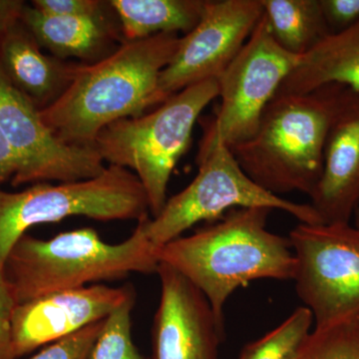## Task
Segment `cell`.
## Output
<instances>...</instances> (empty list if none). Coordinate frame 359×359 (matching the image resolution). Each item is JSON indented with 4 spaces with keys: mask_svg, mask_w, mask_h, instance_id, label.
<instances>
[{
    "mask_svg": "<svg viewBox=\"0 0 359 359\" xmlns=\"http://www.w3.org/2000/svg\"><path fill=\"white\" fill-rule=\"evenodd\" d=\"M269 208H238L216 224L155 250L207 297L224 330V304L238 287L261 278L294 280L297 259L289 238L266 228Z\"/></svg>",
    "mask_w": 359,
    "mask_h": 359,
    "instance_id": "cell-2",
    "label": "cell"
},
{
    "mask_svg": "<svg viewBox=\"0 0 359 359\" xmlns=\"http://www.w3.org/2000/svg\"><path fill=\"white\" fill-rule=\"evenodd\" d=\"M159 306L151 330L153 359H219L224 332L207 297L178 271L159 263Z\"/></svg>",
    "mask_w": 359,
    "mask_h": 359,
    "instance_id": "cell-13",
    "label": "cell"
},
{
    "mask_svg": "<svg viewBox=\"0 0 359 359\" xmlns=\"http://www.w3.org/2000/svg\"><path fill=\"white\" fill-rule=\"evenodd\" d=\"M263 15L276 43L304 56L330 34L320 0H261Z\"/></svg>",
    "mask_w": 359,
    "mask_h": 359,
    "instance_id": "cell-19",
    "label": "cell"
},
{
    "mask_svg": "<svg viewBox=\"0 0 359 359\" xmlns=\"http://www.w3.org/2000/svg\"><path fill=\"white\" fill-rule=\"evenodd\" d=\"M344 85L276 95L256 133L230 148L243 171L266 192L311 196L323 173L330 120Z\"/></svg>",
    "mask_w": 359,
    "mask_h": 359,
    "instance_id": "cell-4",
    "label": "cell"
},
{
    "mask_svg": "<svg viewBox=\"0 0 359 359\" xmlns=\"http://www.w3.org/2000/svg\"><path fill=\"white\" fill-rule=\"evenodd\" d=\"M25 4L22 0H0V39L20 22Z\"/></svg>",
    "mask_w": 359,
    "mask_h": 359,
    "instance_id": "cell-28",
    "label": "cell"
},
{
    "mask_svg": "<svg viewBox=\"0 0 359 359\" xmlns=\"http://www.w3.org/2000/svg\"><path fill=\"white\" fill-rule=\"evenodd\" d=\"M158 266L155 249L139 222L132 235L118 244L104 242L92 228L65 231L49 240L26 233L9 252L1 271L18 304L132 273H157Z\"/></svg>",
    "mask_w": 359,
    "mask_h": 359,
    "instance_id": "cell-3",
    "label": "cell"
},
{
    "mask_svg": "<svg viewBox=\"0 0 359 359\" xmlns=\"http://www.w3.org/2000/svg\"><path fill=\"white\" fill-rule=\"evenodd\" d=\"M301 56L283 49L271 36L264 15L238 55L218 78L221 102L204 135L229 148L249 140L285 78Z\"/></svg>",
    "mask_w": 359,
    "mask_h": 359,
    "instance_id": "cell-9",
    "label": "cell"
},
{
    "mask_svg": "<svg viewBox=\"0 0 359 359\" xmlns=\"http://www.w3.org/2000/svg\"><path fill=\"white\" fill-rule=\"evenodd\" d=\"M323 224H348L359 205V92L342 86L330 120L323 173L309 196Z\"/></svg>",
    "mask_w": 359,
    "mask_h": 359,
    "instance_id": "cell-14",
    "label": "cell"
},
{
    "mask_svg": "<svg viewBox=\"0 0 359 359\" xmlns=\"http://www.w3.org/2000/svg\"><path fill=\"white\" fill-rule=\"evenodd\" d=\"M136 304V292L104 321L88 359H148L132 339L131 314Z\"/></svg>",
    "mask_w": 359,
    "mask_h": 359,
    "instance_id": "cell-21",
    "label": "cell"
},
{
    "mask_svg": "<svg viewBox=\"0 0 359 359\" xmlns=\"http://www.w3.org/2000/svg\"><path fill=\"white\" fill-rule=\"evenodd\" d=\"M178 33L124 41L107 57L76 65L67 88L40 110L44 124L65 143L93 147L108 125L157 107L161 72L171 62Z\"/></svg>",
    "mask_w": 359,
    "mask_h": 359,
    "instance_id": "cell-1",
    "label": "cell"
},
{
    "mask_svg": "<svg viewBox=\"0 0 359 359\" xmlns=\"http://www.w3.org/2000/svg\"><path fill=\"white\" fill-rule=\"evenodd\" d=\"M20 22L41 48L59 60L76 58L90 65L117 49L112 47L114 34L104 14L93 18L49 15L25 4Z\"/></svg>",
    "mask_w": 359,
    "mask_h": 359,
    "instance_id": "cell-16",
    "label": "cell"
},
{
    "mask_svg": "<svg viewBox=\"0 0 359 359\" xmlns=\"http://www.w3.org/2000/svg\"><path fill=\"white\" fill-rule=\"evenodd\" d=\"M16 306L0 271V359H11V316Z\"/></svg>",
    "mask_w": 359,
    "mask_h": 359,
    "instance_id": "cell-26",
    "label": "cell"
},
{
    "mask_svg": "<svg viewBox=\"0 0 359 359\" xmlns=\"http://www.w3.org/2000/svg\"><path fill=\"white\" fill-rule=\"evenodd\" d=\"M207 0H111L125 41L162 33L187 34L199 23Z\"/></svg>",
    "mask_w": 359,
    "mask_h": 359,
    "instance_id": "cell-18",
    "label": "cell"
},
{
    "mask_svg": "<svg viewBox=\"0 0 359 359\" xmlns=\"http://www.w3.org/2000/svg\"><path fill=\"white\" fill-rule=\"evenodd\" d=\"M104 321L92 323L69 337L49 344L29 359H88L102 330Z\"/></svg>",
    "mask_w": 359,
    "mask_h": 359,
    "instance_id": "cell-23",
    "label": "cell"
},
{
    "mask_svg": "<svg viewBox=\"0 0 359 359\" xmlns=\"http://www.w3.org/2000/svg\"><path fill=\"white\" fill-rule=\"evenodd\" d=\"M135 292L131 283L119 287L94 283L16 304L11 316V359L106 320Z\"/></svg>",
    "mask_w": 359,
    "mask_h": 359,
    "instance_id": "cell-12",
    "label": "cell"
},
{
    "mask_svg": "<svg viewBox=\"0 0 359 359\" xmlns=\"http://www.w3.org/2000/svg\"><path fill=\"white\" fill-rule=\"evenodd\" d=\"M150 214L147 195L129 170L108 165L95 178L37 183L20 192L0 187V271L13 245L37 224L70 217L99 222L137 221Z\"/></svg>",
    "mask_w": 359,
    "mask_h": 359,
    "instance_id": "cell-6",
    "label": "cell"
},
{
    "mask_svg": "<svg viewBox=\"0 0 359 359\" xmlns=\"http://www.w3.org/2000/svg\"><path fill=\"white\" fill-rule=\"evenodd\" d=\"M219 97L218 79L187 87L152 112L108 125L93 148L108 165L129 170L139 179L151 218L166 204L168 185L177 163L190 146L201 113Z\"/></svg>",
    "mask_w": 359,
    "mask_h": 359,
    "instance_id": "cell-5",
    "label": "cell"
},
{
    "mask_svg": "<svg viewBox=\"0 0 359 359\" xmlns=\"http://www.w3.org/2000/svg\"><path fill=\"white\" fill-rule=\"evenodd\" d=\"M74 65L45 54L20 21L0 39L1 70L39 110L67 88Z\"/></svg>",
    "mask_w": 359,
    "mask_h": 359,
    "instance_id": "cell-15",
    "label": "cell"
},
{
    "mask_svg": "<svg viewBox=\"0 0 359 359\" xmlns=\"http://www.w3.org/2000/svg\"><path fill=\"white\" fill-rule=\"evenodd\" d=\"M198 166L195 179L169 198L158 216L140 221L155 250L182 237L200 222L222 219L224 212L238 208L280 210L302 224H323L311 205L292 202L257 186L243 171L230 148L216 139L204 135Z\"/></svg>",
    "mask_w": 359,
    "mask_h": 359,
    "instance_id": "cell-7",
    "label": "cell"
},
{
    "mask_svg": "<svg viewBox=\"0 0 359 359\" xmlns=\"http://www.w3.org/2000/svg\"><path fill=\"white\" fill-rule=\"evenodd\" d=\"M330 84L359 92V20L342 32L330 33L302 56L276 95L308 94Z\"/></svg>",
    "mask_w": 359,
    "mask_h": 359,
    "instance_id": "cell-17",
    "label": "cell"
},
{
    "mask_svg": "<svg viewBox=\"0 0 359 359\" xmlns=\"http://www.w3.org/2000/svg\"><path fill=\"white\" fill-rule=\"evenodd\" d=\"M297 359H359V320L314 328Z\"/></svg>",
    "mask_w": 359,
    "mask_h": 359,
    "instance_id": "cell-22",
    "label": "cell"
},
{
    "mask_svg": "<svg viewBox=\"0 0 359 359\" xmlns=\"http://www.w3.org/2000/svg\"><path fill=\"white\" fill-rule=\"evenodd\" d=\"M0 129L18 161L13 186L84 181L106 169L89 146L69 145L44 124L40 110L11 83L0 67Z\"/></svg>",
    "mask_w": 359,
    "mask_h": 359,
    "instance_id": "cell-10",
    "label": "cell"
},
{
    "mask_svg": "<svg viewBox=\"0 0 359 359\" xmlns=\"http://www.w3.org/2000/svg\"><path fill=\"white\" fill-rule=\"evenodd\" d=\"M330 33L351 27L359 20V0H320Z\"/></svg>",
    "mask_w": 359,
    "mask_h": 359,
    "instance_id": "cell-25",
    "label": "cell"
},
{
    "mask_svg": "<svg viewBox=\"0 0 359 359\" xmlns=\"http://www.w3.org/2000/svg\"><path fill=\"white\" fill-rule=\"evenodd\" d=\"M289 238L295 290L313 313L314 328L359 320V228L301 223Z\"/></svg>",
    "mask_w": 359,
    "mask_h": 359,
    "instance_id": "cell-8",
    "label": "cell"
},
{
    "mask_svg": "<svg viewBox=\"0 0 359 359\" xmlns=\"http://www.w3.org/2000/svg\"><path fill=\"white\" fill-rule=\"evenodd\" d=\"M313 323V316L308 308L295 309L275 330L248 344L238 359H297Z\"/></svg>",
    "mask_w": 359,
    "mask_h": 359,
    "instance_id": "cell-20",
    "label": "cell"
},
{
    "mask_svg": "<svg viewBox=\"0 0 359 359\" xmlns=\"http://www.w3.org/2000/svg\"><path fill=\"white\" fill-rule=\"evenodd\" d=\"M32 7L44 14L59 16H101L104 2L98 0H33Z\"/></svg>",
    "mask_w": 359,
    "mask_h": 359,
    "instance_id": "cell-24",
    "label": "cell"
},
{
    "mask_svg": "<svg viewBox=\"0 0 359 359\" xmlns=\"http://www.w3.org/2000/svg\"><path fill=\"white\" fill-rule=\"evenodd\" d=\"M18 172V157L0 129V187L6 182L13 181Z\"/></svg>",
    "mask_w": 359,
    "mask_h": 359,
    "instance_id": "cell-27",
    "label": "cell"
},
{
    "mask_svg": "<svg viewBox=\"0 0 359 359\" xmlns=\"http://www.w3.org/2000/svg\"><path fill=\"white\" fill-rule=\"evenodd\" d=\"M263 13L261 0H207L199 23L181 37L173 59L161 72L159 105L187 87L218 79Z\"/></svg>",
    "mask_w": 359,
    "mask_h": 359,
    "instance_id": "cell-11",
    "label": "cell"
}]
</instances>
